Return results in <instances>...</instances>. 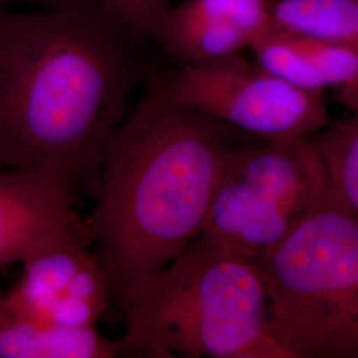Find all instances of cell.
Wrapping results in <instances>:
<instances>
[{"mask_svg":"<svg viewBox=\"0 0 358 358\" xmlns=\"http://www.w3.org/2000/svg\"><path fill=\"white\" fill-rule=\"evenodd\" d=\"M122 353L155 358H288L255 260L198 236L118 299Z\"/></svg>","mask_w":358,"mask_h":358,"instance_id":"cell-3","label":"cell"},{"mask_svg":"<svg viewBox=\"0 0 358 358\" xmlns=\"http://www.w3.org/2000/svg\"><path fill=\"white\" fill-rule=\"evenodd\" d=\"M84 0H0V8H11L13 6H29L32 8L62 10L75 7Z\"/></svg>","mask_w":358,"mask_h":358,"instance_id":"cell-15","label":"cell"},{"mask_svg":"<svg viewBox=\"0 0 358 358\" xmlns=\"http://www.w3.org/2000/svg\"><path fill=\"white\" fill-rule=\"evenodd\" d=\"M272 19L303 38L358 47V0H275Z\"/></svg>","mask_w":358,"mask_h":358,"instance_id":"cell-11","label":"cell"},{"mask_svg":"<svg viewBox=\"0 0 358 358\" xmlns=\"http://www.w3.org/2000/svg\"><path fill=\"white\" fill-rule=\"evenodd\" d=\"M299 36V35H297ZM308 64V90L332 88L350 112L358 109V47L299 36Z\"/></svg>","mask_w":358,"mask_h":358,"instance_id":"cell-13","label":"cell"},{"mask_svg":"<svg viewBox=\"0 0 358 358\" xmlns=\"http://www.w3.org/2000/svg\"><path fill=\"white\" fill-rule=\"evenodd\" d=\"M241 133L170 101L152 84L115 130L99 166L90 222L117 300L196 239Z\"/></svg>","mask_w":358,"mask_h":358,"instance_id":"cell-2","label":"cell"},{"mask_svg":"<svg viewBox=\"0 0 358 358\" xmlns=\"http://www.w3.org/2000/svg\"><path fill=\"white\" fill-rule=\"evenodd\" d=\"M275 0H183L169 8L153 41L178 65L248 51L273 26Z\"/></svg>","mask_w":358,"mask_h":358,"instance_id":"cell-8","label":"cell"},{"mask_svg":"<svg viewBox=\"0 0 358 358\" xmlns=\"http://www.w3.org/2000/svg\"><path fill=\"white\" fill-rule=\"evenodd\" d=\"M122 355L92 328L47 325L13 309L0 292V358H112Z\"/></svg>","mask_w":358,"mask_h":358,"instance_id":"cell-10","label":"cell"},{"mask_svg":"<svg viewBox=\"0 0 358 358\" xmlns=\"http://www.w3.org/2000/svg\"><path fill=\"white\" fill-rule=\"evenodd\" d=\"M103 13L141 40H153L171 0H94Z\"/></svg>","mask_w":358,"mask_h":358,"instance_id":"cell-14","label":"cell"},{"mask_svg":"<svg viewBox=\"0 0 358 358\" xmlns=\"http://www.w3.org/2000/svg\"><path fill=\"white\" fill-rule=\"evenodd\" d=\"M22 276L4 292L20 313L60 328H92L108 310L112 287L83 227L60 231L22 263Z\"/></svg>","mask_w":358,"mask_h":358,"instance_id":"cell-7","label":"cell"},{"mask_svg":"<svg viewBox=\"0 0 358 358\" xmlns=\"http://www.w3.org/2000/svg\"><path fill=\"white\" fill-rule=\"evenodd\" d=\"M328 180V201L358 222V109L310 136Z\"/></svg>","mask_w":358,"mask_h":358,"instance_id":"cell-12","label":"cell"},{"mask_svg":"<svg viewBox=\"0 0 358 358\" xmlns=\"http://www.w3.org/2000/svg\"><path fill=\"white\" fill-rule=\"evenodd\" d=\"M72 189L41 167H0V267L22 264L57 232L83 227Z\"/></svg>","mask_w":358,"mask_h":358,"instance_id":"cell-9","label":"cell"},{"mask_svg":"<svg viewBox=\"0 0 358 358\" xmlns=\"http://www.w3.org/2000/svg\"><path fill=\"white\" fill-rule=\"evenodd\" d=\"M327 201V174L310 136L239 146L217 182L198 236L256 260Z\"/></svg>","mask_w":358,"mask_h":358,"instance_id":"cell-5","label":"cell"},{"mask_svg":"<svg viewBox=\"0 0 358 358\" xmlns=\"http://www.w3.org/2000/svg\"><path fill=\"white\" fill-rule=\"evenodd\" d=\"M149 84L170 101L263 142L304 138L331 124L325 93L300 90L243 53L177 65Z\"/></svg>","mask_w":358,"mask_h":358,"instance_id":"cell-6","label":"cell"},{"mask_svg":"<svg viewBox=\"0 0 358 358\" xmlns=\"http://www.w3.org/2000/svg\"><path fill=\"white\" fill-rule=\"evenodd\" d=\"M141 38L94 0L0 8V167L96 171L141 76Z\"/></svg>","mask_w":358,"mask_h":358,"instance_id":"cell-1","label":"cell"},{"mask_svg":"<svg viewBox=\"0 0 358 358\" xmlns=\"http://www.w3.org/2000/svg\"><path fill=\"white\" fill-rule=\"evenodd\" d=\"M288 358H358V222L327 201L255 260Z\"/></svg>","mask_w":358,"mask_h":358,"instance_id":"cell-4","label":"cell"}]
</instances>
